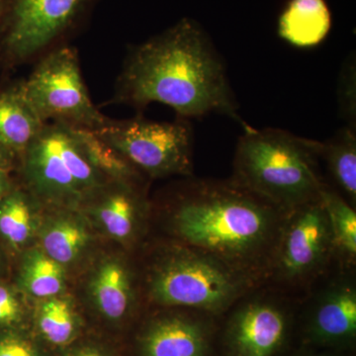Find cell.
Instances as JSON below:
<instances>
[{
  "label": "cell",
  "instance_id": "cell-1",
  "mask_svg": "<svg viewBox=\"0 0 356 356\" xmlns=\"http://www.w3.org/2000/svg\"><path fill=\"white\" fill-rule=\"evenodd\" d=\"M166 221L173 241L266 284L289 211L229 179L187 177Z\"/></svg>",
  "mask_w": 356,
  "mask_h": 356
},
{
  "label": "cell",
  "instance_id": "cell-2",
  "mask_svg": "<svg viewBox=\"0 0 356 356\" xmlns=\"http://www.w3.org/2000/svg\"><path fill=\"white\" fill-rule=\"evenodd\" d=\"M112 103L144 108L172 107L181 118L224 114L250 129L238 114L226 67L207 35L193 20L172 27L130 51L115 86Z\"/></svg>",
  "mask_w": 356,
  "mask_h": 356
},
{
  "label": "cell",
  "instance_id": "cell-3",
  "mask_svg": "<svg viewBox=\"0 0 356 356\" xmlns=\"http://www.w3.org/2000/svg\"><path fill=\"white\" fill-rule=\"evenodd\" d=\"M321 142L280 129H248L238 140L231 178L285 210L320 199Z\"/></svg>",
  "mask_w": 356,
  "mask_h": 356
},
{
  "label": "cell",
  "instance_id": "cell-4",
  "mask_svg": "<svg viewBox=\"0 0 356 356\" xmlns=\"http://www.w3.org/2000/svg\"><path fill=\"white\" fill-rule=\"evenodd\" d=\"M257 286L215 257L175 241L159 250L147 276V297L154 305L217 318Z\"/></svg>",
  "mask_w": 356,
  "mask_h": 356
},
{
  "label": "cell",
  "instance_id": "cell-5",
  "mask_svg": "<svg viewBox=\"0 0 356 356\" xmlns=\"http://www.w3.org/2000/svg\"><path fill=\"white\" fill-rule=\"evenodd\" d=\"M337 266L331 227L321 198L290 210L266 285L301 301Z\"/></svg>",
  "mask_w": 356,
  "mask_h": 356
},
{
  "label": "cell",
  "instance_id": "cell-6",
  "mask_svg": "<svg viewBox=\"0 0 356 356\" xmlns=\"http://www.w3.org/2000/svg\"><path fill=\"white\" fill-rule=\"evenodd\" d=\"M20 156L30 188L48 200H84L107 182L88 161L76 128L64 124H44Z\"/></svg>",
  "mask_w": 356,
  "mask_h": 356
},
{
  "label": "cell",
  "instance_id": "cell-7",
  "mask_svg": "<svg viewBox=\"0 0 356 356\" xmlns=\"http://www.w3.org/2000/svg\"><path fill=\"white\" fill-rule=\"evenodd\" d=\"M298 300L264 284L238 300L222 317L219 356H278L296 329Z\"/></svg>",
  "mask_w": 356,
  "mask_h": 356
},
{
  "label": "cell",
  "instance_id": "cell-8",
  "mask_svg": "<svg viewBox=\"0 0 356 356\" xmlns=\"http://www.w3.org/2000/svg\"><path fill=\"white\" fill-rule=\"evenodd\" d=\"M22 83L28 102L44 123L96 132L112 120L91 99L79 54L72 47L48 51Z\"/></svg>",
  "mask_w": 356,
  "mask_h": 356
},
{
  "label": "cell",
  "instance_id": "cell-9",
  "mask_svg": "<svg viewBox=\"0 0 356 356\" xmlns=\"http://www.w3.org/2000/svg\"><path fill=\"white\" fill-rule=\"evenodd\" d=\"M95 133L149 177H193V132L187 119L111 120Z\"/></svg>",
  "mask_w": 356,
  "mask_h": 356
},
{
  "label": "cell",
  "instance_id": "cell-10",
  "mask_svg": "<svg viewBox=\"0 0 356 356\" xmlns=\"http://www.w3.org/2000/svg\"><path fill=\"white\" fill-rule=\"evenodd\" d=\"M95 0H6L0 19V51L20 65L48 50L88 13Z\"/></svg>",
  "mask_w": 356,
  "mask_h": 356
},
{
  "label": "cell",
  "instance_id": "cell-11",
  "mask_svg": "<svg viewBox=\"0 0 356 356\" xmlns=\"http://www.w3.org/2000/svg\"><path fill=\"white\" fill-rule=\"evenodd\" d=\"M302 346L353 351L356 343L355 269L337 266L299 301Z\"/></svg>",
  "mask_w": 356,
  "mask_h": 356
},
{
  "label": "cell",
  "instance_id": "cell-12",
  "mask_svg": "<svg viewBox=\"0 0 356 356\" xmlns=\"http://www.w3.org/2000/svg\"><path fill=\"white\" fill-rule=\"evenodd\" d=\"M156 316L140 337V356H216L220 318L193 309Z\"/></svg>",
  "mask_w": 356,
  "mask_h": 356
},
{
  "label": "cell",
  "instance_id": "cell-13",
  "mask_svg": "<svg viewBox=\"0 0 356 356\" xmlns=\"http://www.w3.org/2000/svg\"><path fill=\"white\" fill-rule=\"evenodd\" d=\"M44 124L28 102L22 81L0 90V146L20 156Z\"/></svg>",
  "mask_w": 356,
  "mask_h": 356
},
{
  "label": "cell",
  "instance_id": "cell-14",
  "mask_svg": "<svg viewBox=\"0 0 356 356\" xmlns=\"http://www.w3.org/2000/svg\"><path fill=\"white\" fill-rule=\"evenodd\" d=\"M331 13L324 0H291L280 19L281 38L299 48L317 46L331 29Z\"/></svg>",
  "mask_w": 356,
  "mask_h": 356
},
{
  "label": "cell",
  "instance_id": "cell-15",
  "mask_svg": "<svg viewBox=\"0 0 356 356\" xmlns=\"http://www.w3.org/2000/svg\"><path fill=\"white\" fill-rule=\"evenodd\" d=\"M320 197L331 227L337 266L355 269L356 208L327 182L323 186Z\"/></svg>",
  "mask_w": 356,
  "mask_h": 356
},
{
  "label": "cell",
  "instance_id": "cell-16",
  "mask_svg": "<svg viewBox=\"0 0 356 356\" xmlns=\"http://www.w3.org/2000/svg\"><path fill=\"white\" fill-rule=\"evenodd\" d=\"M320 159L325 161L337 189L356 208V134L346 126L331 139L321 142Z\"/></svg>",
  "mask_w": 356,
  "mask_h": 356
},
{
  "label": "cell",
  "instance_id": "cell-17",
  "mask_svg": "<svg viewBox=\"0 0 356 356\" xmlns=\"http://www.w3.org/2000/svg\"><path fill=\"white\" fill-rule=\"evenodd\" d=\"M133 184L115 181L113 188L103 194L98 204L100 221L110 235L121 241L132 238L142 209V201Z\"/></svg>",
  "mask_w": 356,
  "mask_h": 356
},
{
  "label": "cell",
  "instance_id": "cell-18",
  "mask_svg": "<svg viewBox=\"0 0 356 356\" xmlns=\"http://www.w3.org/2000/svg\"><path fill=\"white\" fill-rule=\"evenodd\" d=\"M91 291L100 312L111 320H120L132 305L131 275L120 262L102 264L91 283Z\"/></svg>",
  "mask_w": 356,
  "mask_h": 356
},
{
  "label": "cell",
  "instance_id": "cell-19",
  "mask_svg": "<svg viewBox=\"0 0 356 356\" xmlns=\"http://www.w3.org/2000/svg\"><path fill=\"white\" fill-rule=\"evenodd\" d=\"M76 131L88 161L103 177L128 184L138 181L140 178L138 168L116 149L103 142L95 132L83 129H76Z\"/></svg>",
  "mask_w": 356,
  "mask_h": 356
},
{
  "label": "cell",
  "instance_id": "cell-20",
  "mask_svg": "<svg viewBox=\"0 0 356 356\" xmlns=\"http://www.w3.org/2000/svg\"><path fill=\"white\" fill-rule=\"evenodd\" d=\"M20 281L26 291L33 296L51 298L64 288V270L62 264L44 252L31 250L23 261Z\"/></svg>",
  "mask_w": 356,
  "mask_h": 356
},
{
  "label": "cell",
  "instance_id": "cell-21",
  "mask_svg": "<svg viewBox=\"0 0 356 356\" xmlns=\"http://www.w3.org/2000/svg\"><path fill=\"white\" fill-rule=\"evenodd\" d=\"M32 233V210L24 192L11 191L0 199V236L14 248L24 245Z\"/></svg>",
  "mask_w": 356,
  "mask_h": 356
},
{
  "label": "cell",
  "instance_id": "cell-22",
  "mask_svg": "<svg viewBox=\"0 0 356 356\" xmlns=\"http://www.w3.org/2000/svg\"><path fill=\"white\" fill-rule=\"evenodd\" d=\"M88 238L86 229L74 220H58L44 233V254L60 264H70L76 259Z\"/></svg>",
  "mask_w": 356,
  "mask_h": 356
},
{
  "label": "cell",
  "instance_id": "cell-23",
  "mask_svg": "<svg viewBox=\"0 0 356 356\" xmlns=\"http://www.w3.org/2000/svg\"><path fill=\"white\" fill-rule=\"evenodd\" d=\"M38 324L43 336L57 346L69 343L76 334V317L65 299L51 297L44 302L40 309Z\"/></svg>",
  "mask_w": 356,
  "mask_h": 356
},
{
  "label": "cell",
  "instance_id": "cell-24",
  "mask_svg": "<svg viewBox=\"0 0 356 356\" xmlns=\"http://www.w3.org/2000/svg\"><path fill=\"white\" fill-rule=\"evenodd\" d=\"M339 104L343 119L350 127L355 129L356 100H355V60L348 58L343 69L341 70L339 83Z\"/></svg>",
  "mask_w": 356,
  "mask_h": 356
},
{
  "label": "cell",
  "instance_id": "cell-25",
  "mask_svg": "<svg viewBox=\"0 0 356 356\" xmlns=\"http://www.w3.org/2000/svg\"><path fill=\"white\" fill-rule=\"evenodd\" d=\"M22 309L16 295L10 288L0 284V327L19 322Z\"/></svg>",
  "mask_w": 356,
  "mask_h": 356
},
{
  "label": "cell",
  "instance_id": "cell-26",
  "mask_svg": "<svg viewBox=\"0 0 356 356\" xmlns=\"http://www.w3.org/2000/svg\"><path fill=\"white\" fill-rule=\"evenodd\" d=\"M0 356H39L27 339L15 334H0Z\"/></svg>",
  "mask_w": 356,
  "mask_h": 356
},
{
  "label": "cell",
  "instance_id": "cell-27",
  "mask_svg": "<svg viewBox=\"0 0 356 356\" xmlns=\"http://www.w3.org/2000/svg\"><path fill=\"white\" fill-rule=\"evenodd\" d=\"M278 356H353V351L327 350V348H313V346L301 344L298 350L289 353H284L283 351Z\"/></svg>",
  "mask_w": 356,
  "mask_h": 356
},
{
  "label": "cell",
  "instance_id": "cell-28",
  "mask_svg": "<svg viewBox=\"0 0 356 356\" xmlns=\"http://www.w3.org/2000/svg\"><path fill=\"white\" fill-rule=\"evenodd\" d=\"M16 154L6 147L0 146V168L4 170H10L11 166L13 165L14 158Z\"/></svg>",
  "mask_w": 356,
  "mask_h": 356
},
{
  "label": "cell",
  "instance_id": "cell-29",
  "mask_svg": "<svg viewBox=\"0 0 356 356\" xmlns=\"http://www.w3.org/2000/svg\"><path fill=\"white\" fill-rule=\"evenodd\" d=\"M11 191L13 188L8 177V170L0 168V199L4 197Z\"/></svg>",
  "mask_w": 356,
  "mask_h": 356
},
{
  "label": "cell",
  "instance_id": "cell-30",
  "mask_svg": "<svg viewBox=\"0 0 356 356\" xmlns=\"http://www.w3.org/2000/svg\"><path fill=\"white\" fill-rule=\"evenodd\" d=\"M72 356H105L102 351L95 350V348H86L83 350L77 351L76 355Z\"/></svg>",
  "mask_w": 356,
  "mask_h": 356
},
{
  "label": "cell",
  "instance_id": "cell-31",
  "mask_svg": "<svg viewBox=\"0 0 356 356\" xmlns=\"http://www.w3.org/2000/svg\"><path fill=\"white\" fill-rule=\"evenodd\" d=\"M4 1L6 0H0V19H1L2 13H3Z\"/></svg>",
  "mask_w": 356,
  "mask_h": 356
}]
</instances>
